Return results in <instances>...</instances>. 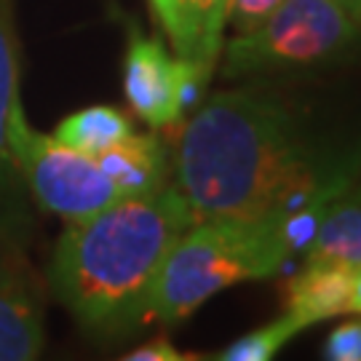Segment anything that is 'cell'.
<instances>
[{"label": "cell", "mask_w": 361, "mask_h": 361, "mask_svg": "<svg viewBox=\"0 0 361 361\" xmlns=\"http://www.w3.org/2000/svg\"><path fill=\"white\" fill-rule=\"evenodd\" d=\"M97 161L121 198L155 193L169 185L166 145L153 134H129L97 155Z\"/></svg>", "instance_id": "9c48e42d"}, {"label": "cell", "mask_w": 361, "mask_h": 361, "mask_svg": "<svg viewBox=\"0 0 361 361\" xmlns=\"http://www.w3.org/2000/svg\"><path fill=\"white\" fill-rule=\"evenodd\" d=\"M123 56V91L131 110L153 129H171L207 89L204 70L182 56H171L161 38L145 35L129 22Z\"/></svg>", "instance_id": "8992f818"}, {"label": "cell", "mask_w": 361, "mask_h": 361, "mask_svg": "<svg viewBox=\"0 0 361 361\" xmlns=\"http://www.w3.org/2000/svg\"><path fill=\"white\" fill-rule=\"evenodd\" d=\"M153 16L158 19L161 30L169 35L177 56L190 59L193 54V38H190V22H188V8L185 0H150Z\"/></svg>", "instance_id": "9a60e30c"}, {"label": "cell", "mask_w": 361, "mask_h": 361, "mask_svg": "<svg viewBox=\"0 0 361 361\" xmlns=\"http://www.w3.org/2000/svg\"><path fill=\"white\" fill-rule=\"evenodd\" d=\"M361 25L335 0H281L252 32L222 43V75H271L310 70L353 49Z\"/></svg>", "instance_id": "277c9868"}, {"label": "cell", "mask_w": 361, "mask_h": 361, "mask_svg": "<svg viewBox=\"0 0 361 361\" xmlns=\"http://www.w3.org/2000/svg\"><path fill=\"white\" fill-rule=\"evenodd\" d=\"M16 97H19V43H16L11 0H0V201L11 193L19 180L6 137V123Z\"/></svg>", "instance_id": "8fae6325"}, {"label": "cell", "mask_w": 361, "mask_h": 361, "mask_svg": "<svg viewBox=\"0 0 361 361\" xmlns=\"http://www.w3.org/2000/svg\"><path fill=\"white\" fill-rule=\"evenodd\" d=\"M6 137L19 180H25L35 201L56 217L78 222L121 198L97 155L80 153L54 134H40L27 121L19 97L11 104Z\"/></svg>", "instance_id": "5b68a950"}, {"label": "cell", "mask_w": 361, "mask_h": 361, "mask_svg": "<svg viewBox=\"0 0 361 361\" xmlns=\"http://www.w3.org/2000/svg\"><path fill=\"white\" fill-rule=\"evenodd\" d=\"M302 329H308V326L302 324V319H297L295 313L286 310L284 316L273 319L271 324H265V326H259V329H255V332L238 337V340L231 343L225 350H219L214 359H219V361H268L284 348L292 337L300 335Z\"/></svg>", "instance_id": "5bb4252c"}, {"label": "cell", "mask_w": 361, "mask_h": 361, "mask_svg": "<svg viewBox=\"0 0 361 361\" xmlns=\"http://www.w3.org/2000/svg\"><path fill=\"white\" fill-rule=\"evenodd\" d=\"M350 313H361V273H356V281H353V302H350Z\"/></svg>", "instance_id": "ffe728a7"}, {"label": "cell", "mask_w": 361, "mask_h": 361, "mask_svg": "<svg viewBox=\"0 0 361 361\" xmlns=\"http://www.w3.org/2000/svg\"><path fill=\"white\" fill-rule=\"evenodd\" d=\"M305 265L361 273V177L326 204L305 244Z\"/></svg>", "instance_id": "ba28073f"}, {"label": "cell", "mask_w": 361, "mask_h": 361, "mask_svg": "<svg viewBox=\"0 0 361 361\" xmlns=\"http://www.w3.org/2000/svg\"><path fill=\"white\" fill-rule=\"evenodd\" d=\"M322 214L195 219L155 279L145 324H180L219 292L276 276L297 249H305Z\"/></svg>", "instance_id": "3957f363"}, {"label": "cell", "mask_w": 361, "mask_h": 361, "mask_svg": "<svg viewBox=\"0 0 361 361\" xmlns=\"http://www.w3.org/2000/svg\"><path fill=\"white\" fill-rule=\"evenodd\" d=\"M356 276L326 265H302L286 284V310L305 326L350 313Z\"/></svg>", "instance_id": "30bf717a"}, {"label": "cell", "mask_w": 361, "mask_h": 361, "mask_svg": "<svg viewBox=\"0 0 361 361\" xmlns=\"http://www.w3.org/2000/svg\"><path fill=\"white\" fill-rule=\"evenodd\" d=\"M123 359L129 361H185V359H198V356H190V353H180L177 345L169 340V337H153L142 345H137L134 350H129Z\"/></svg>", "instance_id": "ac0fdd59"}, {"label": "cell", "mask_w": 361, "mask_h": 361, "mask_svg": "<svg viewBox=\"0 0 361 361\" xmlns=\"http://www.w3.org/2000/svg\"><path fill=\"white\" fill-rule=\"evenodd\" d=\"M43 302L25 262L0 257V361H30L43 350Z\"/></svg>", "instance_id": "52a82bcc"}, {"label": "cell", "mask_w": 361, "mask_h": 361, "mask_svg": "<svg viewBox=\"0 0 361 361\" xmlns=\"http://www.w3.org/2000/svg\"><path fill=\"white\" fill-rule=\"evenodd\" d=\"M185 8H188L190 38H193V54L188 62H193L207 75H212L225 43L231 0H185Z\"/></svg>", "instance_id": "4fadbf2b"}, {"label": "cell", "mask_w": 361, "mask_h": 361, "mask_svg": "<svg viewBox=\"0 0 361 361\" xmlns=\"http://www.w3.org/2000/svg\"><path fill=\"white\" fill-rule=\"evenodd\" d=\"M193 222L177 185L118 198L59 235L49 265L51 292L86 332L126 335L145 324L155 279Z\"/></svg>", "instance_id": "7a4b0ae2"}, {"label": "cell", "mask_w": 361, "mask_h": 361, "mask_svg": "<svg viewBox=\"0 0 361 361\" xmlns=\"http://www.w3.org/2000/svg\"><path fill=\"white\" fill-rule=\"evenodd\" d=\"M281 0H231L228 8V25L235 30V35H244L257 30L276 8Z\"/></svg>", "instance_id": "2e32d148"}, {"label": "cell", "mask_w": 361, "mask_h": 361, "mask_svg": "<svg viewBox=\"0 0 361 361\" xmlns=\"http://www.w3.org/2000/svg\"><path fill=\"white\" fill-rule=\"evenodd\" d=\"M324 356L329 361H361V319L335 326L326 337Z\"/></svg>", "instance_id": "e0dca14e"}, {"label": "cell", "mask_w": 361, "mask_h": 361, "mask_svg": "<svg viewBox=\"0 0 361 361\" xmlns=\"http://www.w3.org/2000/svg\"><path fill=\"white\" fill-rule=\"evenodd\" d=\"M174 185L195 219L324 212L361 177V150L337 155L265 91H222L177 134Z\"/></svg>", "instance_id": "6da1fadb"}, {"label": "cell", "mask_w": 361, "mask_h": 361, "mask_svg": "<svg viewBox=\"0 0 361 361\" xmlns=\"http://www.w3.org/2000/svg\"><path fill=\"white\" fill-rule=\"evenodd\" d=\"M134 134V126L126 113H121L118 107L110 104H94V107H83L65 121H59V126L54 131V137L59 142L75 147L80 153L99 155L116 142L126 140Z\"/></svg>", "instance_id": "7c38bea8"}, {"label": "cell", "mask_w": 361, "mask_h": 361, "mask_svg": "<svg viewBox=\"0 0 361 361\" xmlns=\"http://www.w3.org/2000/svg\"><path fill=\"white\" fill-rule=\"evenodd\" d=\"M335 3L337 6H343V8H345V11L361 25V0H335Z\"/></svg>", "instance_id": "d6986e66"}]
</instances>
